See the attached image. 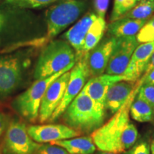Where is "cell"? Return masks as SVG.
Segmentation results:
<instances>
[{"label":"cell","mask_w":154,"mask_h":154,"mask_svg":"<svg viewBox=\"0 0 154 154\" xmlns=\"http://www.w3.org/2000/svg\"><path fill=\"white\" fill-rule=\"evenodd\" d=\"M106 109L96 103L84 89L61 115L63 121L80 134H92L104 124Z\"/></svg>","instance_id":"1"},{"label":"cell","mask_w":154,"mask_h":154,"mask_svg":"<svg viewBox=\"0 0 154 154\" xmlns=\"http://www.w3.org/2000/svg\"><path fill=\"white\" fill-rule=\"evenodd\" d=\"M140 86L106 123L91 134V137L99 151L118 154L125 152L122 146L123 136L126 126L131 122L130 107Z\"/></svg>","instance_id":"2"},{"label":"cell","mask_w":154,"mask_h":154,"mask_svg":"<svg viewBox=\"0 0 154 154\" xmlns=\"http://www.w3.org/2000/svg\"><path fill=\"white\" fill-rule=\"evenodd\" d=\"M76 61L74 49L66 40L50 42L40 54L34 72V79H43L74 67Z\"/></svg>","instance_id":"3"},{"label":"cell","mask_w":154,"mask_h":154,"mask_svg":"<svg viewBox=\"0 0 154 154\" xmlns=\"http://www.w3.org/2000/svg\"><path fill=\"white\" fill-rule=\"evenodd\" d=\"M72 68L69 67L48 78L36 80L29 88L13 100L11 103L13 109L29 122L35 121L38 117L42 100L47 88L55 79Z\"/></svg>","instance_id":"4"},{"label":"cell","mask_w":154,"mask_h":154,"mask_svg":"<svg viewBox=\"0 0 154 154\" xmlns=\"http://www.w3.org/2000/svg\"><path fill=\"white\" fill-rule=\"evenodd\" d=\"M87 3L84 0H63L49 8L46 14L47 34L46 41L52 39L85 12Z\"/></svg>","instance_id":"5"},{"label":"cell","mask_w":154,"mask_h":154,"mask_svg":"<svg viewBox=\"0 0 154 154\" xmlns=\"http://www.w3.org/2000/svg\"><path fill=\"white\" fill-rule=\"evenodd\" d=\"M41 143L34 141L22 121L13 119L6 130L2 154H35Z\"/></svg>","instance_id":"6"},{"label":"cell","mask_w":154,"mask_h":154,"mask_svg":"<svg viewBox=\"0 0 154 154\" xmlns=\"http://www.w3.org/2000/svg\"><path fill=\"white\" fill-rule=\"evenodd\" d=\"M89 77V72L86 61V54H84L77 59L74 66L71 69L70 77L62 101L53 113L49 121L54 122L60 118L69 105L82 91Z\"/></svg>","instance_id":"7"},{"label":"cell","mask_w":154,"mask_h":154,"mask_svg":"<svg viewBox=\"0 0 154 154\" xmlns=\"http://www.w3.org/2000/svg\"><path fill=\"white\" fill-rule=\"evenodd\" d=\"M23 72V63L19 57H0V99L7 98L17 89L22 81Z\"/></svg>","instance_id":"8"},{"label":"cell","mask_w":154,"mask_h":154,"mask_svg":"<svg viewBox=\"0 0 154 154\" xmlns=\"http://www.w3.org/2000/svg\"><path fill=\"white\" fill-rule=\"evenodd\" d=\"M138 44L136 36L116 38L105 74L124 75Z\"/></svg>","instance_id":"9"},{"label":"cell","mask_w":154,"mask_h":154,"mask_svg":"<svg viewBox=\"0 0 154 154\" xmlns=\"http://www.w3.org/2000/svg\"><path fill=\"white\" fill-rule=\"evenodd\" d=\"M70 71L55 79L47 88L39 108L38 119L40 123L49 121L62 101L70 77Z\"/></svg>","instance_id":"10"},{"label":"cell","mask_w":154,"mask_h":154,"mask_svg":"<svg viewBox=\"0 0 154 154\" xmlns=\"http://www.w3.org/2000/svg\"><path fill=\"white\" fill-rule=\"evenodd\" d=\"M116 38L108 35L93 49L86 53V61L90 76L103 74L112 53Z\"/></svg>","instance_id":"11"},{"label":"cell","mask_w":154,"mask_h":154,"mask_svg":"<svg viewBox=\"0 0 154 154\" xmlns=\"http://www.w3.org/2000/svg\"><path fill=\"white\" fill-rule=\"evenodd\" d=\"M27 131L30 137L38 143H51L80 136L76 131L63 124L32 125L27 127Z\"/></svg>","instance_id":"12"},{"label":"cell","mask_w":154,"mask_h":154,"mask_svg":"<svg viewBox=\"0 0 154 154\" xmlns=\"http://www.w3.org/2000/svg\"><path fill=\"white\" fill-rule=\"evenodd\" d=\"M142 83V79L121 81L111 85L106 96L104 103L106 111H109L112 115L116 113Z\"/></svg>","instance_id":"13"},{"label":"cell","mask_w":154,"mask_h":154,"mask_svg":"<svg viewBox=\"0 0 154 154\" xmlns=\"http://www.w3.org/2000/svg\"><path fill=\"white\" fill-rule=\"evenodd\" d=\"M121 81L128 80L124 75L102 74L89 79L83 89L96 103L105 109V99L108 90L111 85Z\"/></svg>","instance_id":"14"},{"label":"cell","mask_w":154,"mask_h":154,"mask_svg":"<svg viewBox=\"0 0 154 154\" xmlns=\"http://www.w3.org/2000/svg\"><path fill=\"white\" fill-rule=\"evenodd\" d=\"M97 17L96 13L89 11L63 34V38L74 49L77 59L84 54V47L86 36L90 26Z\"/></svg>","instance_id":"15"},{"label":"cell","mask_w":154,"mask_h":154,"mask_svg":"<svg viewBox=\"0 0 154 154\" xmlns=\"http://www.w3.org/2000/svg\"><path fill=\"white\" fill-rule=\"evenodd\" d=\"M153 51L154 42L140 44L136 47L124 74L128 81L138 80Z\"/></svg>","instance_id":"16"},{"label":"cell","mask_w":154,"mask_h":154,"mask_svg":"<svg viewBox=\"0 0 154 154\" xmlns=\"http://www.w3.org/2000/svg\"><path fill=\"white\" fill-rule=\"evenodd\" d=\"M149 19L120 18L108 25V35L115 38L136 36Z\"/></svg>","instance_id":"17"},{"label":"cell","mask_w":154,"mask_h":154,"mask_svg":"<svg viewBox=\"0 0 154 154\" xmlns=\"http://www.w3.org/2000/svg\"><path fill=\"white\" fill-rule=\"evenodd\" d=\"M64 149L69 154H94L96 147L91 136H82L50 143Z\"/></svg>","instance_id":"18"},{"label":"cell","mask_w":154,"mask_h":154,"mask_svg":"<svg viewBox=\"0 0 154 154\" xmlns=\"http://www.w3.org/2000/svg\"><path fill=\"white\" fill-rule=\"evenodd\" d=\"M153 114V108L137 93L131 105L130 116L138 122L146 123L152 121Z\"/></svg>","instance_id":"19"},{"label":"cell","mask_w":154,"mask_h":154,"mask_svg":"<svg viewBox=\"0 0 154 154\" xmlns=\"http://www.w3.org/2000/svg\"><path fill=\"white\" fill-rule=\"evenodd\" d=\"M106 29V24L105 19L98 17L90 26L86 36L84 47V54L93 49L101 42Z\"/></svg>","instance_id":"20"},{"label":"cell","mask_w":154,"mask_h":154,"mask_svg":"<svg viewBox=\"0 0 154 154\" xmlns=\"http://www.w3.org/2000/svg\"><path fill=\"white\" fill-rule=\"evenodd\" d=\"M154 15V0H140L134 8L121 18L149 19Z\"/></svg>","instance_id":"21"},{"label":"cell","mask_w":154,"mask_h":154,"mask_svg":"<svg viewBox=\"0 0 154 154\" xmlns=\"http://www.w3.org/2000/svg\"><path fill=\"white\" fill-rule=\"evenodd\" d=\"M139 1L140 0H114L110 22L120 19L123 15L134 8Z\"/></svg>","instance_id":"22"},{"label":"cell","mask_w":154,"mask_h":154,"mask_svg":"<svg viewBox=\"0 0 154 154\" xmlns=\"http://www.w3.org/2000/svg\"><path fill=\"white\" fill-rule=\"evenodd\" d=\"M136 36L140 44L154 42V15L146 22Z\"/></svg>","instance_id":"23"},{"label":"cell","mask_w":154,"mask_h":154,"mask_svg":"<svg viewBox=\"0 0 154 154\" xmlns=\"http://www.w3.org/2000/svg\"><path fill=\"white\" fill-rule=\"evenodd\" d=\"M138 132L137 128L133 123L130 122L126 126L122 138V146L124 151H128L136 143Z\"/></svg>","instance_id":"24"},{"label":"cell","mask_w":154,"mask_h":154,"mask_svg":"<svg viewBox=\"0 0 154 154\" xmlns=\"http://www.w3.org/2000/svg\"><path fill=\"white\" fill-rule=\"evenodd\" d=\"M57 0H8V2L24 8H38L49 5Z\"/></svg>","instance_id":"25"},{"label":"cell","mask_w":154,"mask_h":154,"mask_svg":"<svg viewBox=\"0 0 154 154\" xmlns=\"http://www.w3.org/2000/svg\"><path fill=\"white\" fill-rule=\"evenodd\" d=\"M138 94L154 109V85L149 84H143L138 89Z\"/></svg>","instance_id":"26"},{"label":"cell","mask_w":154,"mask_h":154,"mask_svg":"<svg viewBox=\"0 0 154 154\" xmlns=\"http://www.w3.org/2000/svg\"><path fill=\"white\" fill-rule=\"evenodd\" d=\"M35 154H69L63 148L51 143L41 144Z\"/></svg>","instance_id":"27"},{"label":"cell","mask_w":154,"mask_h":154,"mask_svg":"<svg viewBox=\"0 0 154 154\" xmlns=\"http://www.w3.org/2000/svg\"><path fill=\"white\" fill-rule=\"evenodd\" d=\"M126 154H151V147L147 142L140 141L128 149Z\"/></svg>","instance_id":"28"},{"label":"cell","mask_w":154,"mask_h":154,"mask_svg":"<svg viewBox=\"0 0 154 154\" xmlns=\"http://www.w3.org/2000/svg\"><path fill=\"white\" fill-rule=\"evenodd\" d=\"M109 0H94V7L98 17L105 19Z\"/></svg>","instance_id":"29"},{"label":"cell","mask_w":154,"mask_h":154,"mask_svg":"<svg viewBox=\"0 0 154 154\" xmlns=\"http://www.w3.org/2000/svg\"><path fill=\"white\" fill-rule=\"evenodd\" d=\"M9 124V121L7 119V116L4 113L0 112V136L7 130Z\"/></svg>","instance_id":"30"},{"label":"cell","mask_w":154,"mask_h":154,"mask_svg":"<svg viewBox=\"0 0 154 154\" xmlns=\"http://www.w3.org/2000/svg\"><path fill=\"white\" fill-rule=\"evenodd\" d=\"M142 82H143V84H149L154 85V69L148 74L143 75Z\"/></svg>","instance_id":"31"},{"label":"cell","mask_w":154,"mask_h":154,"mask_svg":"<svg viewBox=\"0 0 154 154\" xmlns=\"http://www.w3.org/2000/svg\"><path fill=\"white\" fill-rule=\"evenodd\" d=\"M154 69V51L153 53L152 54V55L150 57L149 61L147 62V64H146L145 70H144L143 74L144 75L148 74V73L151 72V71L153 70Z\"/></svg>","instance_id":"32"},{"label":"cell","mask_w":154,"mask_h":154,"mask_svg":"<svg viewBox=\"0 0 154 154\" xmlns=\"http://www.w3.org/2000/svg\"><path fill=\"white\" fill-rule=\"evenodd\" d=\"M4 22H5V18H4V16L0 13V30L2 28Z\"/></svg>","instance_id":"33"},{"label":"cell","mask_w":154,"mask_h":154,"mask_svg":"<svg viewBox=\"0 0 154 154\" xmlns=\"http://www.w3.org/2000/svg\"><path fill=\"white\" fill-rule=\"evenodd\" d=\"M150 147H151V154H154V141L152 140L151 145H150Z\"/></svg>","instance_id":"34"},{"label":"cell","mask_w":154,"mask_h":154,"mask_svg":"<svg viewBox=\"0 0 154 154\" xmlns=\"http://www.w3.org/2000/svg\"><path fill=\"white\" fill-rule=\"evenodd\" d=\"M95 154H118V153H110V152H104V151H100L96 153Z\"/></svg>","instance_id":"35"},{"label":"cell","mask_w":154,"mask_h":154,"mask_svg":"<svg viewBox=\"0 0 154 154\" xmlns=\"http://www.w3.org/2000/svg\"><path fill=\"white\" fill-rule=\"evenodd\" d=\"M152 122H153V124H154V109H153V118H152Z\"/></svg>","instance_id":"36"},{"label":"cell","mask_w":154,"mask_h":154,"mask_svg":"<svg viewBox=\"0 0 154 154\" xmlns=\"http://www.w3.org/2000/svg\"><path fill=\"white\" fill-rule=\"evenodd\" d=\"M153 140L154 141V134H153Z\"/></svg>","instance_id":"37"},{"label":"cell","mask_w":154,"mask_h":154,"mask_svg":"<svg viewBox=\"0 0 154 154\" xmlns=\"http://www.w3.org/2000/svg\"><path fill=\"white\" fill-rule=\"evenodd\" d=\"M0 154H2V153H1V151H0Z\"/></svg>","instance_id":"38"}]
</instances>
